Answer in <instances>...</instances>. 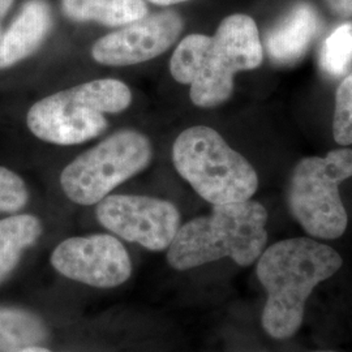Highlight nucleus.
Here are the masks:
<instances>
[{"label": "nucleus", "mask_w": 352, "mask_h": 352, "mask_svg": "<svg viewBox=\"0 0 352 352\" xmlns=\"http://www.w3.org/2000/svg\"><path fill=\"white\" fill-rule=\"evenodd\" d=\"M316 352H336V351H316Z\"/></svg>", "instance_id": "nucleus-24"}, {"label": "nucleus", "mask_w": 352, "mask_h": 352, "mask_svg": "<svg viewBox=\"0 0 352 352\" xmlns=\"http://www.w3.org/2000/svg\"><path fill=\"white\" fill-rule=\"evenodd\" d=\"M52 16L49 1L29 0L0 39V68L24 60L37 50L50 30Z\"/></svg>", "instance_id": "nucleus-12"}, {"label": "nucleus", "mask_w": 352, "mask_h": 352, "mask_svg": "<svg viewBox=\"0 0 352 352\" xmlns=\"http://www.w3.org/2000/svg\"><path fill=\"white\" fill-rule=\"evenodd\" d=\"M0 39H1V29H0Z\"/></svg>", "instance_id": "nucleus-23"}, {"label": "nucleus", "mask_w": 352, "mask_h": 352, "mask_svg": "<svg viewBox=\"0 0 352 352\" xmlns=\"http://www.w3.org/2000/svg\"><path fill=\"white\" fill-rule=\"evenodd\" d=\"M320 29V17L309 3H296L291 7L265 37V49L270 60L277 65L298 63L309 50Z\"/></svg>", "instance_id": "nucleus-11"}, {"label": "nucleus", "mask_w": 352, "mask_h": 352, "mask_svg": "<svg viewBox=\"0 0 352 352\" xmlns=\"http://www.w3.org/2000/svg\"><path fill=\"white\" fill-rule=\"evenodd\" d=\"M28 201L24 180L6 167H0V212H16Z\"/></svg>", "instance_id": "nucleus-18"}, {"label": "nucleus", "mask_w": 352, "mask_h": 352, "mask_svg": "<svg viewBox=\"0 0 352 352\" xmlns=\"http://www.w3.org/2000/svg\"><path fill=\"white\" fill-rule=\"evenodd\" d=\"M333 136L340 145L352 144V72L342 80L336 93Z\"/></svg>", "instance_id": "nucleus-17"}, {"label": "nucleus", "mask_w": 352, "mask_h": 352, "mask_svg": "<svg viewBox=\"0 0 352 352\" xmlns=\"http://www.w3.org/2000/svg\"><path fill=\"white\" fill-rule=\"evenodd\" d=\"M151 160V142L144 135L118 132L68 164L60 184L76 204H98L119 184L142 171Z\"/></svg>", "instance_id": "nucleus-7"}, {"label": "nucleus", "mask_w": 352, "mask_h": 352, "mask_svg": "<svg viewBox=\"0 0 352 352\" xmlns=\"http://www.w3.org/2000/svg\"><path fill=\"white\" fill-rule=\"evenodd\" d=\"M342 265L338 252L311 238L280 240L266 248L256 267L267 295L261 316L265 331L276 340L296 334L316 286L333 277Z\"/></svg>", "instance_id": "nucleus-2"}, {"label": "nucleus", "mask_w": 352, "mask_h": 352, "mask_svg": "<svg viewBox=\"0 0 352 352\" xmlns=\"http://www.w3.org/2000/svg\"><path fill=\"white\" fill-rule=\"evenodd\" d=\"M12 4L13 0H0V20L10 11Z\"/></svg>", "instance_id": "nucleus-20"}, {"label": "nucleus", "mask_w": 352, "mask_h": 352, "mask_svg": "<svg viewBox=\"0 0 352 352\" xmlns=\"http://www.w3.org/2000/svg\"><path fill=\"white\" fill-rule=\"evenodd\" d=\"M62 8L74 21H97L106 26H126L148 14L144 0H62Z\"/></svg>", "instance_id": "nucleus-13"}, {"label": "nucleus", "mask_w": 352, "mask_h": 352, "mask_svg": "<svg viewBox=\"0 0 352 352\" xmlns=\"http://www.w3.org/2000/svg\"><path fill=\"white\" fill-rule=\"evenodd\" d=\"M352 176V149L329 151L327 157H305L292 171L289 209L314 238H340L349 217L340 195L342 182Z\"/></svg>", "instance_id": "nucleus-6"}, {"label": "nucleus", "mask_w": 352, "mask_h": 352, "mask_svg": "<svg viewBox=\"0 0 352 352\" xmlns=\"http://www.w3.org/2000/svg\"><path fill=\"white\" fill-rule=\"evenodd\" d=\"M183 19L174 11L145 16L100 38L91 49L96 62L126 67L144 63L168 50L183 30Z\"/></svg>", "instance_id": "nucleus-10"}, {"label": "nucleus", "mask_w": 352, "mask_h": 352, "mask_svg": "<svg viewBox=\"0 0 352 352\" xmlns=\"http://www.w3.org/2000/svg\"><path fill=\"white\" fill-rule=\"evenodd\" d=\"M132 93L113 78L93 80L55 93L32 106L26 123L38 139L75 145L97 138L107 126L104 113L124 111Z\"/></svg>", "instance_id": "nucleus-4"}, {"label": "nucleus", "mask_w": 352, "mask_h": 352, "mask_svg": "<svg viewBox=\"0 0 352 352\" xmlns=\"http://www.w3.org/2000/svg\"><path fill=\"white\" fill-rule=\"evenodd\" d=\"M41 232V222L29 214L0 221V282L12 272L23 251L39 238Z\"/></svg>", "instance_id": "nucleus-14"}, {"label": "nucleus", "mask_w": 352, "mask_h": 352, "mask_svg": "<svg viewBox=\"0 0 352 352\" xmlns=\"http://www.w3.org/2000/svg\"><path fill=\"white\" fill-rule=\"evenodd\" d=\"M45 336V327L36 316L17 309H0V352L34 346Z\"/></svg>", "instance_id": "nucleus-15"}, {"label": "nucleus", "mask_w": 352, "mask_h": 352, "mask_svg": "<svg viewBox=\"0 0 352 352\" xmlns=\"http://www.w3.org/2000/svg\"><path fill=\"white\" fill-rule=\"evenodd\" d=\"M51 264L64 277L102 289L123 285L132 273L128 252L110 235L64 240L52 252Z\"/></svg>", "instance_id": "nucleus-9"}, {"label": "nucleus", "mask_w": 352, "mask_h": 352, "mask_svg": "<svg viewBox=\"0 0 352 352\" xmlns=\"http://www.w3.org/2000/svg\"><path fill=\"white\" fill-rule=\"evenodd\" d=\"M177 173L213 205L251 200L258 188L256 170L209 126H190L174 142Z\"/></svg>", "instance_id": "nucleus-5"}, {"label": "nucleus", "mask_w": 352, "mask_h": 352, "mask_svg": "<svg viewBox=\"0 0 352 352\" xmlns=\"http://www.w3.org/2000/svg\"><path fill=\"white\" fill-rule=\"evenodd\" d=\"M320 68L325 75L340 77L346 75L352 64V23L337 26L324 41L320 56Z\"/></svg>", "instance_id": "nucleus-16"}, {"label": "nucleus", "mask_w": 352, "mask_h": 352, "mask_svg": "<svg viewBox=\"0 0 352 352\" xmlns=\"http://www.w3.org/2000/svg\"><path fill=\"white\" fill-rule=\"evenodd\" d=\"M154 4L158 6H171V4H177V3H183V1H188V0H149Z\"/></svg>", "instance_id": "nucleus-22"}, {"label": "nucleus", "mask_w": 352, "mask_h": 352, "mask_svg": "<svg viewBox=\"0 0 352 352\" xmlns=\"http://www.w3.org/2000/svg\"><path fill=\"white\" fill-rule=\"evenodd\" d=\"M97 218L113 234L151 251L168 248L180 227L174 204L146 196H107L98 202Z\"/></svg>", "instance_id": "nucleus-8"}, {"label": "nucleus", "mask_w": 352, "mask_h": 352, "mask_svg": "<svg viewBox=\"0 0 352 352\" xmlns=\"http://www.w3.org/2000/svg\"><path fill=\"white\" fill-rule=\"evenodd\" d=\"M264 60L260 33L251 16L226 17L214 36L189 34L176 47L170 72L190 85V100L204 109L219 106L234 91V77L258 68Z\"/></svg>", "instance_id": "nucleus-1"}, {"label": "nucleus", "mask_w": 352, "mask_h": 352, "mask_svg": "<svg viewBox=\"0 0 352 352\" xmlns=\"http://www.w3.org/2000/svg\"><path fill=\"white\" fill-rule=\"evenodd\" d=\"M327 8L342 19H351L352 0H325Z\"/></svg>", "instance_id": "nucleus-19"}, {"label": "nucleus", "mask_w": 352, "mask_h": 352, "mask_svg": "<svg viewBox=\"0 0 352 352\" xmlns=\"http://www.w3.org/2000/svg\"><path fill=\"white\" fill-rule=\"evenodd\" d=\"M267 212L260 202L214 205L209 215L179 227L168 247L167 261L188 270L230 257L240 266L253 264L264 252Z\"/></svg>", "instance_id": "nucleus-3"}, {"label": "nucleus", "mask_w": 352, "mask_h": 352, "mask_svg": "<svg viewBox=\"0 0 352 352\" xmlns=\"http://www.w3.org/2000/svg\"><path fill=\"white\" fill-rule=\"evenodd\" d=\"M13 352H51L50 350H47V349H43V347H37V346H28V347H24V349H20V350H17V351Z\"/></svg>", "instance_id": "nucleus-21"}]
</instances>
